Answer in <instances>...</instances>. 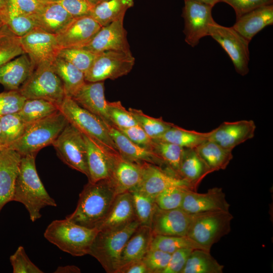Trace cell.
I'll return each instance as SVG.
<instances>
[{"mask_svg": "<svg viewBox=\"0 0 273 273\" xmlns=\"http://www.w3.org/2000/svg\"><path fill=\"white\" fill-rule=\"evenodd\" d=\"M117 195L110 178L88 181L79 194L75 210L66 218L80 225L97 229Z\"/></svg>", "mask_w": 273, "mask_h": 273, "instance_id": "obj_1", "label": "cell"}, {"mask_svg": "<svg viewBox=\"0 0 273 273\" xmlns=\"http://www.w3.org/2000/svg\"><path fill=\"white\" fill-rule=\"evenodd\" d=\"M36 155L22 156L12 200L24 205L32 222L41 217L40 211L43 208L57 206L56 201L50 196L38 176Z\"/></svg>", "mask_w": 273, "mask_h": 273, "instance_id": "obj_2", "label": "cell"}, {"mask_svg": "<svg viewBox=\"0 0 273 273\" xmlns=\"http://www.w3.org/2000/svg\"><path fill=\"white\" fill-rule=\"evenodd\" d=\"M68 123L65 116L59 109L30 124L23 135L8 148L17 151L22 156L36 155L41 149L52 145Z\"/></svg>", "mask_w": 273, "mask_h": 273, "instance_id": "obj_3", "label": "cell"}, {"mask_svg": "<svg viewBox=\"0 0 273 273\" xmlns=\"http://www.w3.org/2000/svg\"><path fill=\"white\" fill-rule=\"evenodd\" d=\"M98 231L77 224L67 218L55 220L47 226L44 238L62 251L74 256L88 254Z\"/></svg>", "mask_w": 273, "mask_h": 273, "instance_id": "obj_4", "label": "cell"}, {"mask_svg": "<svg viewBox=\"0 0 273 273\" xmlns=\"http://www.w3.org/2000/svg\"><path fill=\"white\" fill-rule=\"evenodd\" d=\"M136 218L123 228L109 231H98L88 254L95 258L108 273H116L121 253L126 243L140 225Z\"/></svg>", "mask_w": 273, "mask_h": 273, "instance_id": "obj_5", "label": "cell"}, {"mask_svg": "<svg viewBox=\"0 0 273 273\" xmlns=\"http://www.w3.org/2000/svg\"><path fill=\"white\" fill-rule=\"evenodd\" d=\"M233 216L230 211H210L192 214L187 236L205 250L212 246L231 231Z\"/></svg>", "mask_w": 273, "mask_h": 273, "instance_id": "obj_6", "label": "cell"}, {"mask_svg": "<svg viewBox=\"0 0 273 273\" xmlns=\"http://www.w3.org/2000/svg\"><path fill=\"white\" fill-rule=\"evenodd\" d=\"M19 90L26 99H44L59 107L65 97L63 83L54 71L52 63L36 66Z\"/></svg>", "mask_w": 273, "mask_h": 273, "instance_id": "obj_7", "label": "cell"}, {"mask_svg": "<svg viewBox=\"0 0 273 273\" xmlns=\"http://www.w3.org/2000/svg\"><path fill=\"white\" fill-rule=\"evenodd\" d=\"M59 109L69 122L82 133L95 139L111 152L119 155L104 123L99 117L67 97H65Z\"/></svg>", "mask_w": 273, "mask_h": 273, "instance_id": "obj_8", "label": "cell"}, {"mask_svg": "<svg viewBox=\"0 0 273 273\" xmlns=\"http://www.w3.org/2000/svg\"><path fill=\"white\" fill-rule=\"evenodd\" d=\"M135 58L131 52L107 51L98 54L84 74L86 82L114 80L127 75L133 68Z\"/></svg>", "mask_w": 273, "mask_h": 273, "instance_id": "obj_9", "label": "cell"}, {"mask_svg": "<svg viewBox=\"0 0 273 273\" xmlns=\"http://www.w3.org/2000/svg\"><path fill=\"white\" fill-rule=\"evenodd\" d=\"M52 145L63 162L88 178L86 144L83 134L77 128L69 122Z\"/></svg>", "mask_w": 273, "mask_h": 273, "instance_id": "obj_10", "label": "cell"}, {"mask_svg": "<svg viewBox=\"0 0 273 273\" xmlns=\"http://www.w3.org/2000/svg\"><path fill=\"white\" fill-rule=\"evenodd\" d=\"M209 36L218 42L231 59L236 72L242 76L249 71V41L233 27L220 25L214 21L211 25Z\"/></svg>", "mask_w": 273, "mask_h": 273, "instance_id": "obj_11", "label": "cell"}, {"mask_svg": "<svg viewBox=\"0 0 273 273\" xmlns=\"http://www.w3.org/2000/svg\"><path fill=\"white\" fill-rule=\"evenodd\" d=\"M212 7L192 0H184L181 16L184 20L185 40L192 47L197 46L203 37L209 35L211 24L215 21Z\"/></svg>", "mask_w": 273, "mask_h": 273, "instance_id": "obj_12", "label": "cell"}, {"mask_svg": "<svg viewBox=\"0 0 273 273\" xmlns=\"http://www.w3.org/2000/svg\"><path fill=\"white\" fill-rule=\"evenodd\" d=\"M24 53L36 67L45 63H52L61 49L56 34L36 28L20 37Z\"/></svg>", "mask_w": 273, "mask_h": 273, "instance_id": "obj_13", "label": "cell"}, {"mask_svg": "<svg viewBox=\"0 0 273 273\" xmlns=\"http://www.w3.org/2000/svg\"><path fill=\"white\" fill-rule=\"evenodd\" d=\"M83 135L86 147L88 181L110 178L120 155L111 152L95 139L84 134Z\"/></svg>", "mask_w": 273, "mask_h": 273, "instance_id": "obj_14", "label": "cell"}, {"mask_svg": "<svg viewBox=\"0 0 273 273\" xmlns=\"http://www.w3.org/2000/svg\"><path fill=\"white\" fill-rule=\"evenodd\" d=\"M89 15L75 17L56 34L61 49L81 48L86 46L101 28Z\"/></svg>", "mask_w": 273, "mask_h": 273, "instance_id": "obj_15", "label": "cell"}, {"mask_svg": "<svg viewBox=\"0 0 273 273\" xmlns=\"http://www.w3.org/2000/svg\"><path fill=\"white\" fill-rule=\"evenodd\" d=\"M142 167V179L133 190L154 199L161 192L171 187H185L194 191L187 181L158 166L144 162Z\"/></svg>", "mask_w": 273, "mask_h": 273, "instance_id": "obj_16", "label": "cell"}, {"mask_svg": "<svg viewBox=\"0 0 273 273\" xmlns=\"http://www.w3.org/2000/svg\"><path fill=\"white\" fill-rule=\"evenodd\" d=\"M124 19L102 26L91 40L83 48L95 54L107 51L130 52Z\"/></svg>", "mask_w": 273, "mask_h": 273, "instance_id": "obj_17", "label": "cell"}, {"mask_svg": "<svg viewBox=\"0 0 273 273\" xmlns=\"http://www.w3.org/2000/svg\"><path fill=\"white\" fill-rule=\"evenodd\" d=\"M230 204L221 188L214 187L204 193L189 190L186 191L180 208L193 214L210 211H229Z\"/></svg>", "mask_w": 273, "mask_h": 273, "instance_id": "obj_18", "label": "cell"}, {"mask_svg": "<svg viewBox=\"0 0 273 273\" xmlns=\"http://www.w3.org/2000/svg\"><path fill=\"white\" fill-rule=\"evenodd\" d=\"M192 216L180 208L163 210L156 205L151 225L153 235L187 236Z\"/></svg>", "mask_w": 273, "mask_h": 273, "instance_id": "obj_19", "label": "cell"}, {"mask_svg": "<svg viewBox=\"0 0 273 273\" xmlns=\"http://www.w3.org/2000/svg\"><path fill=\"white\" fill-rule=\"evenodd\" d=\"M256 125L252 120L224 122L210 131L208 139L222 147L232 150L253 138Z\"/></svg>", "mask_w": 273, "mask_h": 273, "instance_id": "obj_20", "label": "cell"}, {"mask_svg": "<svg viewBox=\"0 0 273 273\" xmlns=\"http://www.w3.org/2000/svg\"><path fill=\"white\" fill-rule=\"evenodd\" d=\"M103 122L121 157L137 163L154 164L165 170L162 161L153 151L134 143L112 124Z\"/></svg>", "mask_w": 273, "mask_h": 273, "instance_id": "obj_21", "label": "cell"}, {"mask_svg": "<svg viewBox=\"0 0 273 273\" xmlns=\"http://www.w3.org/2000/svg\"><path fill=\"white\" fill-rule=\"evenodd\" d=\"M21 157L10 148L0 150V212L12 200Z\"/></svg>", "mask_w": 273, "mask_h": 273, "instance_id": "obj_22", "label": "cell"}, {"mask_svg": "<svg viewBox=\"0 0 273 273\" xmlns=\"http://www.w3.org/2000/svg\"><path fill=\"white\" fill-rule=\"evenodd\" d=\"M72 99L81 107L104 122L110 123L107 112L104 81L85 82Z\"/></svg>", "mask_w": 273, "mask_h": 273, "instance_id": "obj_23", "label": "cell"}, {"mask_svg": "<svg viewBox=\"0 0 273 273\" xmlns=\"http://www.w3.org/2000/svg\"><path fill=\"white\" fill-rule=\"evenodd\" d=\"M136 218L131 193L125 192L117 195L97 230L109 231L119 229Z\"/></svg>", "mask_w": 273, "mask_h": 273, "instance_id": "obj_24", "label": "cell"}, {"mask_svg": "<svg viewBox=\"0 0 273 273\" xmlns=\"http://www.w3.org/2000/svg\"><path fill=\"white\" fill-rule=\"evenodd\" d=\"M30 16L36 27L54 34L61 32L73 18L58 2L45 3Z\"/></svg>", "mask_w": 273, "mask_h": 273, "instance_id": "obj_25", "label": "cell"}, {"mask_svg": "<svg viewBox=\"0 0 273 273\" xmlns=\"http://www.w3.org/2000/svg\"><path fill=\"white\" fill-rule=\"evenodd\" d=\"M35 68L23 54L0 66V84L8 90H19Z\"/></svg>", "mask_w": 273, "mask_h": 273, "instance_id": "obj_26", "label": "cell"}, {"mask_svg": "<svg viewBox=\"0 0 273 273\" xmlns=\"http://www.w3.org/2000/svg\"><path fill=\"white\" fill-rule=\"evenodd\" d=\"M273 24V5H266L250 11L236 19L232 26L249 42L265 27Z\"/></svg>", "mask_w": 273, "mask_h": 273, "instance_id": "obj_27", "label": "cell"}, {"mask_svg": "<svg viewBox=\"0 0 273 273\" xmlns=\"http://www.w3.org/2000/svg\"><path fill=\"white\" fill-rule=\"evenodd\" d=\"M143 174L142 163H137L118 156L110 179L118 194L134 189L140 184Z\"/></svg>", "mask_w": 273, "mask_h": 273, "instance_id": "obj_28", "label": "cell"}, {"mask_svg": "<svg viewBox=\"0 0 273 273\" xmlns=\"http://www.w3.org/2000/svg\"><path fill=\"white\" fill-rule=\"evenodd\" d=\"M212 173L208 166L195 148H184L178 175L197 191V188L208 174Z\"/></svg>", "mask_w": 273, "mask_h": 273, "instance_id": "obj_29", "label": "cell"}, {"mask_svg": "<svg viewBox=\"0 0 273 273\" xmlns=\"http://www.w3.org/2000/svg\"><path fill=\"white\" fill-rule=\"evenodd\" d=\"M152 236L151 227L140 225L123 247L118 269L129 263L142 260L150 250Z\"/></svg>", "mask_w": 273, "mask_h": 273, "instance_id": "obj_30", "label": "cell"}, {"mask_svg": "<svg viewBox=\"0 0 273 273\" xmlns=\"http://www.w3.org/2000/svg\"><path fill=\"white\" fill-rule=\"evenodd\" d=\"M52 66L63 83L65 97L72 98L86 82L84 73L59 57L53 61Z\"/></svg>", "mask_w": 273, "mask_h": 273, "instance_id": "obj_31", "label": "cell"}, {"mask_svg": "<svg viewBox=\"0 0 273 273\" xmlns=\"http://www.w3.org/2000/svg\"><path fill=\"white\" fill-rule=\"evenodd\" d=\"M134 0H106L95 5L89 14L102 27L124 19Z\"/></svg>", "mask_w": 273, "mask_h": 273, "instance_id": "obj_32", "label": "cell"}, {"mask_svg": "<svg viewBox=\"0 0 273 273\" xmlns=\"http://www.w3.org/2000/svg\"><path fill=\"white\" fill-rule=\"evenodd\" d=\"M212 172L225 169L233 158L232 150L209 140L195 148Z\"/></svg>", "mask_w": 273, "mask_h": 273, "instance_id": "obj_33", "label": "cell"}, {"mask_svg": "<svg viewBox=\"0 0 273 273\" xmlns=\"http://www.w3.org/2000/svg\"><path fill=\"white\" fill-rule=\"evenodd\" d=\"M0 16L4 24L19 37L37 28L31 17L20 12L10 0L0 10Z\"/></svg>", "mask_w": 273, "mask_h": 273, "instance_id": "obj_34", "label": "cell"}, {"mask_svg": "<svg viewBox=\"0 0 273 273\" xmlns=\"http://www.w3.org/2000/svg\"><path fill=\"white\" fill-rule=\"evenodd\" d=\"M153 140L151 150L161 160L167 171L180 178L178 173L184 148L166 141Z\"/></svg>", "mask_w": 273, "mask_h": 273, "instance_id": "obj_35", "label": "cell"}, {"mask_svg": "<svg viewBox=\"0 0 273 273\" xmlns=\"http://www.w3.org/2000/svg\"><path fill=\"white\" fill-rule=\"evenodd\" d=\"M223 268L210 251L197 249L192 250L181 273H222Z\"/></svg>", "mask_w": 273, "mask_h": 273, "instance_id": "obj_36", "label": "cell"}, {"mask_svg": "<svg viewBox=\"0 0 273 273\" xmlns=\"http://www.w3.org/2000/svg\"><path fill=\"white\" fill-rule=\"evenodd\" d=\"M210 131L200 132L189 130L173 124L162 135L156 139L166 141L184 148H195L208 139Z\"/></svg>", "mask_w": 273, "mask_h": 273, "instance_id": "obj_37", "label": "cell"}, {"mask_svg": "<svg viewBox=\"0 0 273 273\" xmlns=\"http://www.w3.org/2000/svg\"><path fill=\"white\" fill-rule=\"evenodd\" d=\"M59 110V107L50 101L41 99H26L18 113L25 122L30 124Z\"/></svg>", "mask_w": 273, "mask_h": 273, "instance_id": "obj_38", "label": "cell"}, {"mask_svg": "<svg viewBox=\"0 0 273 273\" xmlns=\"http://www.w3.org/2000/svg\"><path fill=\"white\" fill-rule=\"evenodd\" d=\"M1 147L9 148L24 133L29 124L25 122L18 112L1 117Z\"/></svg>", "mask_w": 273, "mask_h": 273, "instance_id": "obj_39", "label": "cell"}, {"mask_svg": "<svg viewBox=\"0 0 273 273\" xmlns=\"http://www.w3.org/2000/svg\"><path fill=\"white\" fill-rule=\"evenodd\" d=\"M183 248L205 250L187 236H176L160 235H153L150 249L159 250L172 254L174 251Z\"/></svg>", "mask_w": 273, "mask_h": 273, "instance_id": "obj_40", "label": "cell"}, {"mask_svg": "<svg viewBox=\"0 0 273 273\" xmlns=\"http://www.w3.org/2000/svg\"><path fill=\"white\" fill-rule=\"evenodd\" d=\"M23 54L20 37L4 25L0 28V66Z\"/></svg>", "mask_w": 273, "mask_h": 273, "instance_id": "obj_41", "label": "cell"}, {"mask_svg": "<svg viewBox=\"0 0 273 273\" xmlns=\"http://www.w3.org/2000/svg\"><path fill=\"white\" fill-rule=\"evenodd\" d=\"M128 110L138 125L152 139L160 137L174 124L165 121L162 117L154 118L149 116L141 110L130 108Z\"/></svg>", "mask_w": 273, "mask_h": 273, "instance_id": "obj_42", "label": "cell"}, {"mask_svg": "<svg viewBox=\"0 0 273 273\" xmlns=\"http://www.w3.org/2000/svg\"><path fill=\"white\" fill-rule=\"evenodd\" d=\"M129 192L132 196L135 217L140 224L151 227L156 207L155 199L135 190Z\"/></svg>", "mask_w": 273, "mask_h": 273, "instance_id": "obj_43", "label": "cell"}, {"mask_svg": "<svg viewBox=\"0 0 273 273\" xmlns=\"http://www.w3.org/2000/svg\"><path fill=\"white\" fill-rule=\"evenodd\" d=\"M96 54L83 48H63L58 54L60 57L73 65L85 74L91 66Z\"/></svg>", "mask_w": 273, "mask_h": 273, "instance_id": "obj_44", "label": "cell"}, {"mask_svg": "<svg viewBox=\"0 0 273 273\" xmlns=\"http://www.w3.org/2000/svg\"><path fill=\"white\" fill-rule=\"evenodd\" d=\"M189 188L182 187H171L160 193L155 198L157 206L163 210H171L180 208L187 191Z\"/></svg>", "mask_w": 273, "mask_h": 273, "instance_id": "obj_45", "label": "cell"}, {"mask_svg": "<svg viewBox=\"0 0 273 273\" xmlns=\"http://www.w3.org/2000/svg\"><path fill=\"white\" fill-rule=\"evenodd\" d=\"M107 112L110 123L117 128H127L138 125L129 110L121 102H108Z\"/></svg>", "mask_w": 273, "mask_h": 273, "instance_id": "obj_46", "label": "cell"}, {"mask_svg": "<svg viewBox=\"0 0 273 273\" xmlns=\"http://www.w3.org/2000/svg\"><path fill=\"white\" fill-rule=\"evenodd\" d=\"M25 100L19 90L0 93V117L18 112Z\"/></svg>", "mask_w": 273, "mask_h": 273, "instance_id": "obj_47", "label": "cell"}, {"mask_svg": "<svg viewBox=\"0 0 273 273\" xmlns=\"http://www.w3.org/2000/svg\"><path fill=\"white\" fill-rule=\"evenodd\" d=\"M14 273H42L43 271L29 258L23 246H19L10 257Z\"/></svg>", "mask_w": 273, "mask_h": 273, "instance_id": "obj_48", "label": "cell"}, {"mask_svg": "<svg viewBox=\"0 0 273 273\" xmlns=\"http://www.w3.org/2000/svg\"><path fill=\"white\" fill-rule=\"evenodd\" d=\"M171 254L159 250L150 249L143 260L149 273H163L169 261Z\"/></svg>", "mask_w": 273, "mask_h": 273, "instance_id": "obj_49", "label": "cell"}, {"mask_svg": "<svg viewBox=\"0 0 273 273\" xmlns=\"http://www.w3.org/2000/svg\"><path fill=\"white\" fill-rule=\"evenodd\" d=\"M221 2L233 8L236 19L258 8L273 3V0H221Z\"/></svg>", "mask_w": 273, "mask_h": 273, "instance_id": "obj_50", "label": "cell"}, {"mask_svg": "<svg viewBox=\"0 0 273 273\" xmlns=\"http://www.w3.org/2000/svg\"><path fill=\"white\" fill-rule=\"evenodd\" d=\"M116 128L134 143L151 150L153 140L139 125L124 128Z\"/></svg>", "mask_w": 273, "mask_h": 273, "instance_id": "obj_51", "label": "cell"}, {"mask_svg": "<svg viewBox=\"0 0 273 273\" xmlns=\"http://www.w3.org/2000/svg\"><path fill=\"white\" fill-rule=\"evenodd\" d=\"M57 2L73 18L89 15L94 6L88 0H59Z\"/></svg>", "mask_w": 273, "mask_h": 273, "instance_id": "obj_52", "label": "cell"}, {"mask_svg": "<svg viewBox=\"0 0 273 273\" xmlns=\"http://www.w3.org/2000/svg\"><path fill=\"white\" fill-rule=\"evenodd\" d=\"M193 250L183 248L171 254L168 264L163 273H181Z\"/></svg>", "mask_w": 273, "mask_h": 273, "instance_id": "obj_53", "label": "cell"}, {"mask_svg": "<svg viewBox=\"0 0 273 273\" xmlns=\"http://www.w3.org/2000/svg\"><path fill=\"white\" fill-rule=\"evenodd\" d=\"M21 13L31 16L36 13L45 3L39 0H10Z\"/></svg>", "mask_w": 273, "mask_h": 273, "instance_id": "obj_54", "label": "cell"}, {"mask_svg": "<svg viewBox=\"0 0 273 273\" xmlns=\"http://www.w3.org/2000/svg\"><path fill=\"white\" fill-rule=\"evenodd\" d=\"M117 273H149V271L142 259L121 267Z\"/></svg>", "mask_w": 273, "mask_h": 273, "instance_id": "obj_55", "label": "cell"}, {"mask_svg": "<svg viewBox=\"0 0 273 273\" xmlns=\"http://www.w3.org/2000/svg\"><path fill=\"white\" fill-rule=\"evenodd\" d=\"M58 273H78L80 272V269L75 265H66L59 266L55 271Z\"/></svg>", "mask_w": 273, "mask_h": 273, "instance_id": "obj_56", "label": "cell"}, {"mask_svg": "<svg viewBox=\"0 0 273 273\" xmlns=\"http://www.w3.org/2000/svg\"><path fill=\"white\" fill-rule=\"evenodd\" d=\"M197 2L203 3L213 7L216 4L221 2V0H192Z\"/></svg>", "mask_w": 273, "mask_h": 273, "instance_id": "obj_57", "label": "cell"}, {"mask_svg": "<svg viewBox=\"0 0 273 273\" xmlns=\"http://www.w3.org/2000/svg\"><path fill=\"white\" fill-rule=\"evenodd\" d=\"M88 2L93 6H95L102 2L106 1V0H88Z\"/></svg>", "mask_w": 273, "mask_h": 273, "instance_id": "obj_58", "label": "cell"}, {"mask_svg": "<svg viewBox=\"0 0 273 273\" xmlns=\"http://www.w3.org/2000/svg\"><path fill=\"white\" fill-rule=\"evenodd\" d=\"M7 0H0V10L6 5Z\"/></svg>", "mask_w": 273, "mask_h": 273, "instance_id": "obj_59", "label": "cell"}, {"mask_svg": "<svg viewBox=\"0 0 273 273\" xmlns=\"http://www.w3.org/2000/svg\"><path fill=\"white\" fill-rule=\"evenodd\" d=\"M39 1L43 3H52V2H57L59 0H39Z\"/></svg>", "mask_w": 273, "mask_h": 273, "instance_id": "obj_60", "label": "cell"}, {"mask_svg": "<svg viewBox=\"0 0 273 273\" xmlns=\"http://www.w3.org/2000/svg\"><path fill=\"white\" fill-rule=\"evenodd\" d=\"M4 25L5 24L0 16V28H2Z\"/></svg>", "mask_w": 273, "mask_h": 273, "instance_id": "obj_61", "label": "cell"}, {"mask_svg": "<svg viewBox=\"0 0 273 273\" xmlns=\"http://www.w3.org/2000/svg\"><path fill=\"white\" fill-rule=\"evenodd\" d=\"M1 147V117H0V148Z\"/></svg>", "mask_w": 273, "mask_h": 273, "instance_id": "obj_62", "label": "cell"}]
</instances>
